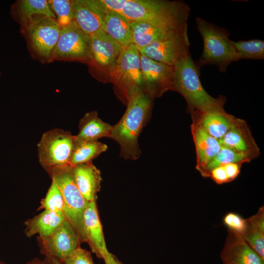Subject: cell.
I'll return each instance as SVG.
<instances>
[{"instance_id":"obj_1","label":"cell","mask_w":264,"mask_h":264,"mask_svg":"<svg viewBox=\"0 0 264 264\" xmlns=\"http://www.w3.org/2000/svg\"><path fill=\"white\" fill-rule=\"evenodd\" d=\"M152 101L144 90L130 96L124 115L112 126L110 138L119 144L120 155L124 159L135 160L140 154L138 136L150 116Z\"/></svg>"},{"instance_id":"obj_2","label":"cell","mask_w":264,"mask_h":264,"mask_svg":"<svg viewBox=\"0 0 264 264\" xmlns=\"http://www.w3.org/2000/svg\"><path fill=\"white\" fill-rule=\"evenodd\" d=\"M174 67L172 90L185 99L192 118L208 111L224 110L226 97H212L205 90L200 81L199 69L190 54L178 61Z\"/></svg>"},{"instance_id":"obj_3","label":"cell","mask_w":264,"mask_h":264,"mask_svg":"<svg viewBox=\"0 0 264 264\" xmlns=\"http://www.w3.org/2000/svg\"><path fill=\"white\" fill-rule=\"evenodd\" d=\"M195 21L203 44L202 54L196 62L198 67L200 69L203 66L213 65L225 73L232 63L240 60L229 31L201 18H196Z\"/></svg>"},{"instance_id":"obj_4","label":"cell","mask_w":264,"mask_h":264,"mask_svg":"<svg viewBox=\"0 0 264 264\" xmlns=\"http://www.w3.org/2000/svg\"><path fill=\"white\" fill-rule=\"evenodd\" d=\"M190 11L183 1L127 0L121 14L130 22L166 24L188 21Z\"/></svg>"},{"instance_id":"obj_5","label":"cell","mask_w":264,"mask_h":264,"mask_svg":"<svg viewBox=\"0 0 264 264\" xmlns=\"http://www.w3.org/2000/svg\"><path fill=\"white\" fill-rule=\"evenodd\" d=\"M75 144V135L63 129L55 128L42 134L37 144L38 156L48 175L72 167L70 162Z\"/></svg>"},{"instance_id":"obj_6","label":"cell","mask_w":264,"mask_h":264,"mask_svg":"<svg viewBox=\"0 0 264 264\" xmlns=\"http://www.w3.org/2000/svg\"><path fill=\"white\" fill-rule=\"evenodd\" d=\"M59 187L64 200L63 212L66 219L72 225L81 243L86 242L84 214L88 201L79 191L74 180L73 167L55 171L49 175Z\"/></svg>"},{"instance_id":"obj_7","label":"cell","mask_w":264,"mask_h":264,"mask_svg":"<svg viewBox=\"0 0 264 264\" xmlns=\"http://www.w3.org/2000/svg\"><path fill=\"white\" fill-rule=\"evenodd\" d=\"M61 27L55 19L44 15L32 17L21 32L34 56L49 63L58 42Z\"/></svg>"},{"instance_id":"obj_8","label":"cell","mask_w":264,"mask_h":264,"mask_svg":"<svg viewBox=\"0 0 264 264\" xmlns=\"http://www.w3.org/2000/svg\"><path fill=\"white\" fill-rule=\"evenodd\" d=\"M110 78L128 100L135 93L144 90L140 53L133 44L123 49L109 70Z\"/></svg>"},{"instance_id":"obj_9","label":"cell","mask_w":264,"mask_h":264,"mask_svg":"<svg viewBox=\"0 0 264 264\" xmlns=\"http://www.w3.org/2000/svg\"><path fill=\"white\" fill-rule=\"evenodd\" d=\"M54 61H92L90 37L73 21L61 28L59 38L50 62Z\"/></svg>"},{"instance_id":"obj_10","label":"cell","mask_w":264,"mask_h":264,"mask_svg":"<svg viewBox=\"0 0 264 264\" xmlns=\"http://www.w3.org/2000/svg\"><path fill=\"white\" fill-rule=\"evenodd\" d=\"M188 28L178 33L155 41L139 49L140 54L155 61L174 66L190 53Z\"/></svg>"},{"instance_id":"obj_11","label":"cell","mask_w":264,"mask_h":264,"mask_svg":"<svg viewBox=\"0 0 264 264\" xmlns=\"http://www.w3.org/2000/svg\"><path fill=\"white\" fill-rule=\"evenodd\" d=\"M140 64L145 91L153 99L173 88L174 67L140 54Z\"/></svg>"},{"instance_id":"obj_12","label":"cell","mask_w":264,"mask_h":264,"mask_svg":"<svg viewBox=\"0 0 264 264\" xmlns=\"http://www.w3.org/2000/svg\"><path fill=\"white\" fill-rule=\"evenodd\" d=\"M38 238L42 252L61 261L69 256L81 243L78 234L66 219L53 234Z\"/></svg>"},{"instance_id":"obj_13","label":"cell","mask_w":264,"mask_h":264,"mask_svg":"<svg viewBox=\"0 0 264 264\" xmlns=\"http://www.w3.org/2000/svg\"><path fill=\"white\" fill-rule=\"evenodd\" d=\"M132 43L138 49L151 43L176 35L188 28V21L166 24H153L145 22H130Z\"/></svg>"},{"instance_id":"obj_14","label":"cell","mask_w":264,"mask_h":264,"mask_svg":"<svg viewBox=\"0 0 264 264\" xmlns=\"http://www.w3.org/2000/svg\"><path fill=\"white\" fill-rule=\"evenodd\" d=\"M73 20L89 36L102 29L108 12L100 0H71Z\"/></svg>"},{"instance_id":"obj_15","label":"cell","mask_w":264,"mask_h":264,"mask_svg":"<svg viewBox=\"0 0 264 264\" xmlns=\"http://www.w3.org/2000/svg\"><path fill=\"white\" fill-rule=\"evenodd\" d=\"M220 258L223 264H264V259L245 241L242 237L228 230Z\"/></svg>"},{"instance_id":"obj_16","label":"cell","mask_w":264,"mask_h":264,"mask_svg":"<svg viewBox=\"0 0 264 264\" xmlns=\"http://www.w3.org/2000/svg\"><path fill=\"white\" fill-rule=\"evenodd\" d=\"M221 146L247 154L254 159L260 154L259 148L244 120L238 118L219 140Z\"/></svg>"},{"instance_id":"obj_17","label":"cell","mask_w":264,"mask_h":264,"mask_svg":"<svg viewBox=\"0 0 264 264\" xmlns=\"http://www.w3.org/2000/svg\"><path fill=\"white\" fill-rule=\"evenodd\" d=\"M92 61L109 70L123 49L119 44L102 29L89 35Z\"/></svg>"},{"instance_id":"obj_18","label":"cell","mask_w":264,"mask_h":264,"mask_svg":"<svg viewBox=\"0 0 264 264\" xmlns=\"http://www.w3.org/2000/svg\"><path fill=\"white\" fill-rule=\"evenodd\" d=\"M86 242L99 259H103L109 251L104 236L96 201L89 202L84 214Z\"/></svg>"},{"instance_id":"obj_19","label":"cell","mask_w":264,"mask_h":264,"mask_svg":"<svg viewBox=\"0 0 264 264\" xmlns=\"http://www.w3.org/2000/svg\"><path fill=\"white\" fill-rule=\"evenodd\" d=\"M73 173L83 197L88 202L96 201L102 180L100 170L90 162L73 167Z\"/></svg>"},{"instance_id":"obj_20","label":"cell","mask_w":264,"mask_h":264,"mask_svg":"<svg viewBox=\"0 0 264 264\" xmlns=\"http://www.w3.org/2000/svg\"><path fill=\"white\" fill-rule=\"evenodd\" d=\"M191 130L196 152V168L199 172L218 154L221 145L197 123L192 122Z\"/></svg>"},{"instance_id":"obj_21","label":"cell","mask_w":264,"mask_h":264,"mask_svg":"<svg viewBox=\"0 0 264 264\" xmlns=\"http://www.w3.org/2000/svg\"><path fill=\"white\" fill-rule=\"evenodd\" d=\"M237 119L224 110L208 111L192 118V122L199 125L219 140L229 130Z\"/></svg>"},{"instance_id":"obj_22","label":"cell","mask_w":264,"mask_h":264,"mask_svg":"<svg viewBox=\"0 0 264 264\" xmlns=\"http://www.w3.org/2000/svg\"><path fill=\"white\" fill-rule=\"evenodd\" d=\"M65 220L63 212L44 210L25 222V235L28 237L37 234L40 237L48 236L55 232Z\"/></svg>"},{"instance_id":"obj_23","label":"cell","mask_w":264,"mask_h":264,"mask_svg":"<svg viewBox=\"0 0 264 264\" xmlns=\"http://www.w3.org/2000/svg\"><path fill=\"white\" fill-rule=\"evenodd\" d=\"M76 142L95 141L104 137H110L112 126L103 121L96 111L87 112L80 120Z\"/></svg>"},{"instance_id":"obj_24","label":"cell","mask_w":264,"mask_h":264,"mask_svg":"<svg viewBox=\"0 0 264 264\" xmlns=\"http://www.w3.org/2000/svg\"><path fill=\"white\" fill-rule=\"evenodd\" d=\"M102 29L124 49L132 44V31L130 21L124 16L108 11Z\"/></svg>"},{"instance_id":"obj_25","label":"cell","mask_w":264,"mask_h":264,"mask_svg":"<svg viewBox=\"0 0 264 264\" xmlns=\"http://www.w3.org/2000/svg\"><path fill=\"white\" fill-rule=\"evenodd\" d=\"M11 13L20 24L21 29H23L36 15H44L56 19L47 0H18L12 5Z\"/></svg>"},{"instance_id":"obj_26","label":"cell","mask_w":264,"mask_h":264,"mask_svg":"<svg viewBox=\"0 0 264 264\" xmlns=\"http://www.w3.org/2000/svg\"><path fill=\"white\" fill-rule=\"evenodd\" d=\"M107 148L106 144L98 140L76 142L71 159V166L73 167L92 162L93 159L105 152Z\"/></svg>"},{"instance_id":"obj_27","label":"cell","mask_w":264,"mask_h":264,"mask_svg":"<svg viewBox=\"0 0 264 264\" xmlns=\"http://www.w3.org/2000/svg\"><path fill=\"white\" fill-rule=\"evenodd\" d=\"M253 159L254 158L253 157L247 154L221 146L218 154L199 173L203 177H207L209 172L216 167L231 163L243 164L249 162Z\"/></svg>"},{"instance_id":"obj_28","label":"cell","mask_w":264,"mask_h":264,"mask_svg":"<svg viewBox=\"0 0 264 264\" xmlns=\"http://www.w3.org/2000/svg\"><path fill=\"white\" fill-rule=\"evenodd\" d=\"M233 44L240 59L263 60L264 59V41L259 39L248 41H232Z\"/></svg>"},{"instance_id":"obj_29","label":"cell","mask_w":264,"mask_h":264,"mask_svg":"<svg viewBox=\"0 0 264 264\" xmlns=\"http://www.w3.org/2000/svg\"><path fill=\"white\" fill-rule=\"evenodd\" d=\"M242 236L247 243L264 259V232L249 219H246V227Z\"/></svg>"},{"instance_id":"obj_30","label":"cell","mask_w":264,"mask_h":264,"mask_svg":"<svg viewBox=\"0 0 264 264\" xmlns=\"http://www.w3.org/2000/svg\"><path fill=\"white\" fill-rule=\"evenodd\" d=\"M49 6L61 28L69 25L73 21L71 0H47Z\"/></svg>"},{"instance_id":"obj_31","label":"cell","mask_w":264,"mask_h":264,"mask_svg":"<svg viewBox=\"0 0 264 264\" xmlns=\"http://www.w3.org/2000/svg\"><path fill=\"white\" fill-rule=\"evenodd\" d=\"M64 200L62 193L53 179L45 197L41 201L39 209L63 212Z\"/></svg>"},{"instance_id":"obj_32","label":"cell","mask_w":264,"mask_h":264,"mask_svg":"<svg viewBox=\"0 0 264 264\" xmlns=\"http://www.w3.org/2000/svg\"><path fill=\"white\" fill-rule=\"evenodd\" d=\"M223 222L228 230L242 236L246 227V219L235 213L230 212L224 216Z\"/></svg>"},{"instance_id":"obj_33","label":"cell","mask_w":264,"mask_h":264,"mask_svg":"<svg viewBox=\"0 0 264 264\" xmlns=\"http://www.w3.org/2000/svg\"><path fill=\"white\" fill-rule=\"evenodd\" d=\"M61 262L64 264H94L90 253L80 246L69 256Z\"/></svg>"},{"instance_id":"obj_34","label":"cell","mask_w":264,"mask_h":264,"mask_svg":"<svg viewBox=\"0 0 264 264\" xmlns=\"http://www.w3.org/2000/svg\"><path fill=\"white\" fill-rule=\"evenodd\" d=\"M207 177H211L216 183L219 184L229 182L223 166L212 169L209 172Z\"/></svg>"},{"instance_id":"obj_35","label":"cell","mask_w":264,"mask_h":264,"mask_svg":"<svg viewBox=\"0 0 264 264\" xmlns=\"http://www.w3.org/2000/svg\"><path fill=\"white\" fill-rule=\"evenodd\" d=\"M108 11L122 13L127 0H100Z\"/></svg>"},{"instance_id":"obj_36","label":"cell","mask_w":264,"mask_h":264,"mask_svg":"<svg viewBox=\"0 0 264 264\" xmlns=\"http://www.w3.org/2000/svg\"><path fill=\"white\" fill-rule=\"evenodd\" d=\"M242 163H231L222 165L229 181L235 179L240 174Z\"/></svg>"},{"instance_id":"obj_37","label":"cell","mask_w":264,"mask_h":264,"mask_svg":"<svg viewBox=\"0 0 264 264\" xmlns=\"http://www.w3.org/2000/svg\"><path fill=\"white\" fill-rule=\"evenodd\" d=\"M249 219L263 232H264V208L260 207L258 212Z\"/></svg>"},{"instance_id":"obj_38","label":"cell","mask_w":264,"mask_h":264,"mask_svg":"<svg viewBox=\"0 0 264 264\" xmlns=\"http://www.w3.org/2000/svg\"><path fill=\"white\" fill-rule=\"evenodd\" d=\"M105 264H123L117 257L109 251L103 259Z\"/></svg>"},{"instance_id":"obj_39","label":"cell","mask_w":264,"mask_h":264,"mask_svg":"<svg viewBox=\"0 0 264 264\" xmlns=\"http://www.w3.org/2000/svg\"><path fill=\"white\" fill-rule=\"evenodd\" d=\"M45 261L48 264H63L59 260L53 257L45 256Z\"/></svg>"},{"instance_id":"obj_40","label":"cell","mask_w":264,"mask_h":264,"mask_svg":"<svg viewBox=\"0 0 264 264\" xmlns=\"http://www.w3.org/2000/svg\"><path fill=\"white\" fill-rule=\"evenodd\" d=\"M0 264H4L1 262H0ZM25 264H48L46 262L45 260L41 261L38 258H36V259H33L30 262H28Z\"/></svg>"},{"instance_id":"obj_41","label":"cell","mask_w":264,"mask_h":264,"mask_svg":"<svg viewBox=\"0 0 264 264\" xmlns=\"http://www.w3.org/2000/svg\"><path fill=\"white\" fill-rule=\"evenodd\" d=\"M0 74H1V73H0Z\"/></svg>"}]
</instances>
